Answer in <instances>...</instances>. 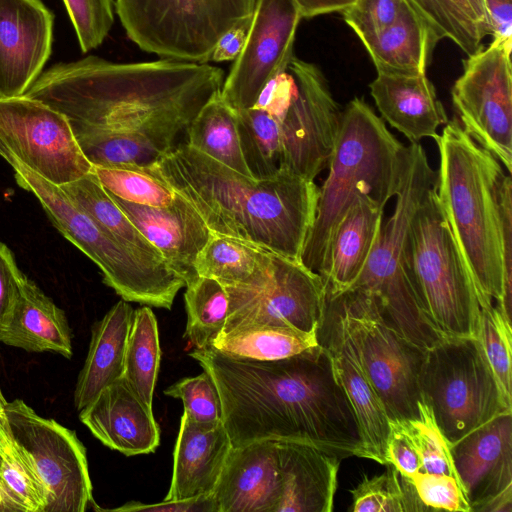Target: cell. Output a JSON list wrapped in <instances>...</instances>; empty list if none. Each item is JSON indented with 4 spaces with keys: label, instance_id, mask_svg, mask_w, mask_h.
<instances>
[{
    "label": "cell",
    "instance_id": "1",
    "mask_svg": "<svg viewBox=\"0 0 512 512\" xmlns=\"http://www.w3.org/2000/svg\"><path fill=\"white\" fill-rule=\"evenodd\" d=\"M189 355L217 386L232 447L255 441L294 442L341 459L367 458L354 411L322 344L265 361L213 347Z\"/></svg>",
    "mask_w": 512,
    "mask_h": 512
},
{
    "label": "cell",
    "instance_id": "2",
    "mask_svg": "<svg viewBox=\"0 0 512 512\" xmlns=\"http://www.w3.org/2000/svg\"><path fill=\"white\" fill-rule=\"evenodd\" d=\"M224 79V70L209 63H118L89 55L51 66L25 95L71 123L141 131L172 145Z\"/></svg>",
    "mask_w": 512,
    "mask_h": 512
},
{
    "label": "cell",
    "instance_id": "3",
    "mask_svg": "<svg viewBox=\"0 0 512 512\" xmlns=\"http://www.w3.org/2000/svg\"><path fill=\"white\" fill-rule=\"evenodd\" d=\"M142 167L186 199L212 233L300 260L319 198L314 181L283 170L255 179L187 144Z\"/></svg>",
    "mask_w": 512,
    "mask_h": 512
},
{
    "label": "cell",
    "instance_id": "4",
    "mask_svg": "<svg viewBox=\"0 0 512 512\" xmlns=\"http://www.w3.org/2000/svg\"><path fill=\"white\" fill-rule=\"evenodd\" d=\"M439 151L436 190L479 304L495 300L511 323L512 278L505 271L497 158L476 143L454 118L434 139Z\"/></svg>",
    "mask_w": 512,
    "mask_h": 512
},
{
    "label": "cell",
    "instance_id": "5",
    "mask_svg": "<svg viewBox=\"0 0 512 512\" xmlns=\"http://www.w3.org/2000/svg\"><path fill=\"white\" fill-rule=\"evenodd\" d=\"M403 146L362 98L346 105L300 256L308 269L322 276L332 234L357 197L370 196L385 207L395 196Z\"/></svg>",
    "mask_w": 512,
    "mask_h": 512
},
{
    "label": "cell",
    "instance_id": "6",
    "mask_svg": "<svg viewBox=\"0 0 512 512\" xmlns=\"http://www.w3.org/2000/svg\"><path fill=\"white\" fill-rule=\"evenodd\" d=\"M436 180L437 172L423 147L419 143L403 146L393 214L382 223L360 275L348 289L372 295L384 318L423 350L443 336L426 317L410 283L404 244L411 218Z\"/></svg>",
    "mask_w": 512,
    "mask_h": 512
},
{
    "label": "cell",
    "instance_id": "7",
    "mask_svg": "<svg viewBox=\"0 0 512 512\" xmlns=\"http://www.w3.org/2000/svg\"><path fill=\"white\" fill-rule=\"evenodd\" d=\"M404 264L433 327L445 337L478 338V292L441 207L436 184L411 218Z\"/></svg>",
    "mask_w": 512,
    "mask_h": 512
},
{
    "label": "cell",
    "instance_id": "8",
    "mask_svg": "<svg viewBox=\"0 0 512 512\" xmlns=\"http://www.w3.org/2000/svg\"><path fill=\"white\" fill-rule=\"evenodd\" d=\"M0 156L16 183L40 202L56 229L101 270L103 282L123 300L171 309L184 280L169 266L146 261L101 228L61 188L34 173L0 141Z\"/></svg>",
    "mask_w": 512,
    "mask_h": 512
},
{
    "label": "cell",
    "instance_id": "9",
    "mask_svg": "<svg viewBox=\"0 0 512 512\" xmlns=\"http://www.w3.org/2000/svg\"><path fill=\"white\" fill-rule=\"evenodd\" d=\"M419 387L450 446L499 414L512 413L478 338L444 336L426 349Z\"/></svg>",
    "mask_w": 512,
    "mask_h": 512
},
{
    "label": "cell",
    "instance_id": "10",
    "mask_svg": "<svg viewBox=\"0 0 512 512\" xmlns=\"http://www.w3.org/2000/svg\"><path fill=\"white\" fill-rule=\"evenodd\" d=\"M258 0H114L127 37L160 58L209 63L220 37Z\"/></svg>",
    "mask_w": 512,
    "mask_h": 512
},
{
    "label": "cell",
    "instance_id": "11",
    "mask_svg": "<svg viewBox=\"0 0 512 512\" xmlns=\"http://www.w3.org/2000/svg\"><path fill=\"white\" fill-rule=\"evenodd\" d=\"M329 299L336 302L343 315L363 369L389 420L418 418L424 402L419 373L425 350L384 318L372 295L348 290Z\"/></svg>",
    "mask_w": 512,
    "mask_h": 512
},
{
    "label": "cell",
    "instance_id": "12",
    "mask_svg": "<svg viewBox=\"0 0 512 512\" xmlns=\"http://www.w3.org/2000/svg\"><path fill=\"white\" fill-rule=\"evenodd\" d=\"M4 428L48 494L45 512H84L93 503L86 449L74 431L38 415L23 400L6 402Z\"/></svg>",
    "mask_w": 512,
    "mask_h": 512
},
{
    "label": "cell",
    "instance_id": "13",
    "mask_svg": "<svg viewBox=\"0 0 512 512\" xmlns=\"http://www.w3.org/2000/svg\"><path fill=\"white\" fill-rule=\"evenodd\" d=\"M0 141L26 167L58 186L92 171L68 117L25 94L0 97Z\"/></svg>",
    "mask_w": 512,
    "mask_h": 512
},
{
    "label": "cell",
    "instance_id": "14",
    "mask_svg": "<svg viewBox=\"0 0 512 512\" xmlns=\"http://www.w3.org/2000/svg\"><path fill=\"white\" fill-rule=\"evenodd\" d=\"M451 97L464 131L512 172L511 51L488 45L463 61Z\"/></svg>",
    "mask_w": 512,
    "mask_h": 512
},
{
    "label": "cell",
    "instance_id": "15",
    "mask_svg": "<svg viewBox=\"0 0 512 512\" xmlns=\"http://www.w3.org/2000/svg\"><path fill=\"white\" fill-rule=\"evenodd\" d=\"M287 71L296 94L280 122V170L314 181L328 167L342 111L316 65L294 56Z\"/></svg>",
    "mask_w": 512,
    "mask_h": 512
},
{
    "label": "cell",
    "instance_id": "16",
    "mask_svg": "<svg viewBox=\"0 0 512 512\" xmlns=\"http://www.w3.org/2000/svg\"><path fill=\"white\" fill-rule=\"evenodd\" d=\"M225 289L229 311L221 333L253 324L318 332L325 319L327 289L321 275L300 260L274 252L271 275L263 287Z\"/></svg>",
    "mask_w": 512,
    "mask_h": 512
},
{
    "label": "cell",
    "instance_id": "17",
    "mask_svg": "<svg viewBox=\"0 0 512 512\" xmlns=\"http://www.w3.org/2000/svg\"><path fill=\"white\" fill-rule=\"evenodd\" d=\"M301 19L295 0L257 1L244 49L220 91L236 112L253 107L265 85L287 71Z\"/></svg>",
    "mask_w": 512,
    "mask_h": 512
},
{
    "label": "cell",
    "instance_id": "18",
    "mask_svg": "<svg viewBox=\"0 0 512 512\" xmlns=\"http://www.w3.org/2000/svg\"><path fill=\"white\" fill-rule=\"evenodd\" d=\"M473 512H512V413H502L450 446Z\"/></svg>",
    "mask_w": 512,
    "mask_h": 512
},
{
    "label": "cell",
    "instance_id": "19",
    "mask_svg": "<svg viewBox=\"0 0 512 512\" xmlns=\"http://www.w3.org/2000/svg\"><path fill=\"white\" fill-rule=\"evenodd\" d=\"M318 341L326 348L335 376L354 411L367 459L386 465L390 420L363 369L343 315L333 299L327 298Z\"/></svg>",
    "mask_w": 512,
    "mask_h": 512
},
{
    "label": "cell",
    "instance_id": "20",
    "mask_svg": "<svg viewBox=\"0 0 512 512\" xmlns=\"http://www.w3.org/2000/svg\"><path fill=\"white\" fill-rule=\"evenodd\" d=\"M54 15L41 0H0V97L24 95L50 58Z\"/></svg>",
    "mask_w": 512,
    "mask_h": 512
},
{
    "label": "cell",
    "instance_id": "21",
    "mask_svg": "<svg viewBox=\"0 0 512 512\" xmlns=\"http://www.w3.org/2000/svg\"><path fill=\"white\" fill-rule=\"evenodd\" d=\"M109 195L184 280L185 286L198 277L194 268L196 258L213 233L186 199L177 193L170 205L151 207Z\"/></svg>",
    "mask_w": 512,
    "mask_h": 512
},
{
    "label": "cell",
    "instance_id": "22",
    "mask_svg": "<svg viewBox=\"0 0 512 512\" xmlns=\"http://www.w3.org/2000/svg\"><path fill=\"white\" fill-rule=\"evenodd\" d=\"M79 412L81 422L98 440L126 456L152 453L159 446L160 430L152 406L123 377Z\"/></svg>",
    "mask_w": 512,
    "mask_h": 512
},
{
    "label": "cell",
    "instance_id": "23",
    "mask_svg": "<svg viewBox=\"0 0 512 512\" xmlns=\"http://www.w3.org/2000/svg\"><path fill=\"white\" fill-rule=\"evenodd\" d=\"M280 494L274 441L232 447L212 492L217 512H276Z\"/></svg>",
    "mask_w": 512,
    "mask_h": 512
},
{
    "label": "cell",
    "instance_id": "24",
    "mask_svg": "<svg viewBox=\"0 0 512 512\" xmlns=\"http://www.w3.org/2000/svg\"><path fill=\"white\" fill-rule=\"evenodd\" d=\"M231 448L222 421L197 422L183 413L171 484L164 500L212 494Z\"/></svg>",
    "mask_w": 512,
    "mask_h": 512
},
{
    "label": "cell",
    "instance_id": "25",
    "mask_svg": "<svg viewBox=\"0 0 512 512\" xmlns=\"http://www.w3.org/2000/svg\"><path fill=\"white\" fill-rule=\"evenodd\" d=\"M369 88L382 120L410 143H419L423 138L435 139L438 128L449 121L426 74L377 73Z\"/></svg>",
    "mask_w": 512,
    "mask_h": 512
},
{
    "label": "cell",
    "instance_id": "26",
    "mask_svg": "<svg viewBox=\"0 0 512 512\" xmlns=\"http://www.w3.org/2000/svg\"><path fill=\"white\" fill-rule=\"evenodd\" d=\"M281 494L276 512H330L341 458L319 448L277 442Z\"/></svg>",
    "mask_w": 512,
    "mask_h": 512
},
{
    "label": "cell",
    "instance_id": "27",
    "mask_svg": "<svg viewBox=\"0 0 512 512\" xmlns=\"http://www.w3.org/2000/svg\"><path fill=\"white\" fill-rule=\"evenodd\" d=\"M384 208L370 196H359L337 224L321 276L328 298L347 291L360 275L380 232Z\"/></svg>",
    "mask_w": 512,
    "mask_h": 512
},
{
    "label": "cell",
    "instance_id": "28",
    "mask_svg": "<svg viewBox=\"0 0 512 512\" xmlns=\"http://www.w3.org/2000/svg\"><path fill=\"white\" fill-rule=\"evenodd\" d=\"M0 343L27 352L73 355L72 334L65 312L23 274L14 308L0 329Z\"/></svg>",
    "mask_w": 512,
    "mask_h": 512
},
{
    "label": "cell",
    "instance_id": "29",
    "mask_svg": "<svg viewBox=\"0 0 512 512\" xmlns=\"http://www.w3.org/2000/svg\"><path fill=\"white\" fill-rule=\"evenodd\" d=\"M133 316L134 309L122 299L93 325L88 354L74 391L78 411L89 405L105 387L123 377Z\"/></svg>",
    "mask_w": 512,
    "mask_h": 512
},
{
    "label": "cell",
    "instance_id": "30",
    "mask_svg": "<svg viewBox=\"0 0 512 512\" xmlns=\"http://www.w3.org/2000/svg\"><path fill=\"white\" fill-rule=\"evenodd\" d=\"M359 40L377 73L411 76L426 74L430 54L438 42L407 0L391 25Z\"/></svg>",
    "mask_w": 512,
    "mask_h": 512
},
{
    "label": "cell",
    "instance_id": "31",
    "mask_svg": "<svg viewBox=\"0 0 512 512\" xmlns=\"http://www.w3.org/2000/svg\"><path fill=\"white\" fill-rule=\"evenodd\" d=\"M194 268L198 276L213 278L224 287L258 289L270 278L272 251L213 233L199 252Z\"/></svg>",
    "mask_w": 512,
    "mask_h": 512
},
{
    "label": "cell",
    "instance_id": "32",
    "mask_svg": "<svg viewBox=\"0 0 512 512\" xmlns=\"http://www.w3.org/2000/svg\"><path fill=\"white\" fill-rule=\"evenodd\" d=\"M71 125L83 154L92 166H147L172 149V145L141 131Z\"/></svg>",
    "mask_w": 512,
    "mask_h": 512
},
{
    "label": "cell",
    "instance_id": "33",
    "mask_svg": "<svg viewBox=\"0 0 512 512\" xmlns=\"http://www.w3.org/2000/svg\"><path fill=\"white\" fill-rule=\"evenodd\" d=\"M101 228L142 259L168 265L157 248L131 222L91 171L61 186Z\"/></svg>",
    "mask_w": 512,
    "mask_h": 512
},
{
    "label": "cell",
    "instance_id": "34",
    "mask_svg": "<svg viewBox=\"0 0 512 512\" xmlns=\"http://www.w3.org/2000/svg\"><path fill=\"white\" fill-rule=\"evenodd\" d=\"M212 95L186 128L187 145L221 164L252 177L243 158L237 112L221 96Z\"/></svg>",
    "mask_w": 512,
    "mask_h": 512
},
{
    "label": "cell",
    "instance_id": "35",
    "mask_svg": "<svg viewBox=\"0 0 512 512\" xmlns=\"http://www.w3.org/2000/svg\"><path fill=\"white\" fill-rule=\"evenodd\" d=\"M317 345V331L253 324L220 333L212 347L231 356L265 361L290 357Z\"/></svg>",
    "mask_w": 512,
    "mask_h": 512
},
{
    "label": "cell",
    "instance_id": "36",
    "mask_svg": "<svg viewBox=\"0 0 512 512\" xmlns=\"http://www.w3.org/2000/svg\"><path fill=\"white\" fill-rule=\"evenodd\" d=\"M160 355L157 320L151 308L144 305L134 310L123 378L149 406H152Z\"/></svg>",
    "mask_w": 512,
    "mask_h": 512
},
{
    "label": "cell",
    "instance_id": "37",
    "mask_svg": "<svg viewBox=\"0 0 512 512\" xmlns=\"http://www.w3.org/2000/svg\"><path fill=\"white\" fill-rule=\"evenodd\" d=\"M185 287L187 321L184 337L195 349L210 348L228 317L227 291L217 280L204 276L196 277Z\"/></svg>",
    "mask_w": 512,
    "mask_h": 512
},
{
    "label": "cell",
    "instance_id": "38",
    "mask_svg": "<svg viewBox=\"0 0 512 512\" xmlns=\"http://www.w3.org/2000/svg\"><path fill=\"white\" fill-rule=\"evenodd\" d=\"M241 152L255 179L276 176L281 163L280 122L267 111L250 107L237 112Z\"/></svg>",
    "mask_w": 512,
    "mask_h": 512
},
{
    "label": "cell",
    "instance_id": "39",
    "mask_svg": "<svg viewBox=\"0 0 512 512\" xmlns=\"http://www.w3.org/2000/svg\"><path fill=\"white\" fill-rule=\"evenodd\" d=\"M386 471L362 481L350 493L355 512H420L429 511L419 500L408 477L388 463Z\"/></svg>",
    "mask_w": 512,
    "mask_h": 512
},
{
    "label": "cell",
    "instance_id": "40",
    "mask_svg": "<svg viewBox=\"0 0 512 512\" xmlns=\"http://www.w3.org/2000/svg\"><path fill=\"white\" fill-rule=\"evenodd\" d=\"M92 172L109 194L126 202L165 207L177 195L169 185L151 176L139 165L93 166Z\"/></svg>",
    "mask_w": 512,
    "mask_h": 512
},
{
    "label": "cell",
    "instance_id": "41",
    "mask_svg": "<svg viewBox=\"0 0 512 512\" xmlns=\"http://www.w3.org/2000/svg\"><path fill=\"white\" fill-rule=\"evenodd\" d=\"M478 339L501 390L505 404L512 409L511 345L512 326L493 301L480 304Z\"/></svg>",
    "mask_w": 512,
    "mask_h": 512
},
{
    "label": "cell",
    "instance_id": "42",
    "mask_svg": "<svg viewBox=\"0 0 512 512\" xmlns=\"http://www.w3.org/2000/svg\"><path fill=\"white\" fill-rule=\"evenodd\" d=\"M407 421L421 458L419 472L448 475L458 479L450 444L437 426L425 401L421 406L420 416Z\"/></svg>",
    "mask_w": 512,
    "mask_h": 512
},
{
    "label": "cell",
    "instance_id": "43",
    "mask_svg": "<svg viewBox=\"0 0 512 512\" xmlns=\"http://www.w3.org/2000/svg\"><path fill=\"white\" fill-rule=\"evenodd\" d=\"M0 484L22 507L23 512H45L48 505L47 491L32 463L20 451L16 450L12 457H3Z\"/></svg>",
    "mask_w": 512,
    "mask_h": 512
},
{
    "label": "cell",
    "instance_id": "44",
    "mask_svg": "<svg viewBox=\"0 0 512 512\" xmlns=\"http://www.w3.org/2000/svg\"><path fill=\"white\" fill-rule=\"evenodd\" d=\"M80 49L99 47L114 24V0H63Z\"/></svg>",
    "mask_w": 512,
    "mask_h": 512
},
{
    "label": "cell",
    "instance_id": "45",
    "mask_svg": "<svg viewBox=\"0 0 512 512\" xmlns=\"http://www.w3.org/2000/svg\"><path fill=\"white\" fill-rule=\"evenodd\" d=\"M164 394L179 398L184 414L193 421L208 423L222 421V406L217 386L209 373L186 377L164 390Z\"/></svg>",
    "mask_w": 512,
    "mask_h": 512
},
{
    "label": "cell",
    "instance_id": "46",
    "mask_svg": "<svg viewBox=\"0 0 512 512\" xmlns=\"http://www.w3.org/2000/svg\"><path fill=\"white\" fill-rule=\"evenodd\" d=\"M407 1L428 24L438 41L451 40L467 56L482 48L483 40L459 20L445 0Z\"/></svg>",
    "mask_w": 512,
    "mask_h": 512
},
{
    "label": "cell",
    "instance_id": "47",
    "mask_svg": "<svg viewBox=\"0 0 512 512\" xmlns=\"http://www.w3.org/2000/svg\"><path fill=\"white\" fill-rule=\"evenodd\" d=\"M429 511L471 512L464 490L455 477L417 472L406 476Z\"/></svg>",
    "mask_w": 512,
    "mask_h": 512
},
{
    "label": "cell",
    "instance_id": "48",
    "mask_svg": "<svg viewBox=\"0 0 512 512\" xmlns=\"http://www.w3.org/2000/svg\"><path fill=\"white\" fill-rule=\"evenodd\" d=\"M406 0H356L341 11L346 24L360 39L391 25Z\"/></svg>",
    "mask_w": 512,
    "mask_h": 512
},
{
    "label": "cell",
    "instance_id": "49",
    "mask_svg": "<svg viewBox=\"0 0 512 512\" xmlns=\"http://www.w3.org/2000/svg\"><path fill=\"white\" fill-rule=\"evenodd\" d=\"M387 442V464H393L403 476H412L421 469V458L407 420H390Z\"/></svg>",
    "mask_w": 512,
    "mask_h": 512
},
{
    "label": "cell",
    "instance_id": "50",
    "mask_svg": "<svg viewBox=\"0 0 512 512\" xmlns=\"http://www.w3.org/2000/svg\"><path fill=\"white\" fill-rule=\"evenodd\" d=\"M22 276L12 251L0 241V329L14 308Z\"/></svg>",
    "mask_w": 512,
    "mask_h": 512
},
{
    "label": "cell",
    "instance_id": "51",
    "mask_svg": "<svg viewBox=\"0 0 512 512\" xmlns=\"http://www.w3.org/2000/svg\"><path fill=\"white\" fill-rule=\"evenodd\" d=\"M295 94L294 79L286 71L277 75L265 85L253 107L267 111L281 122Z\"/></svg>",
    "mask_w": 512,
    "mask_h": 512
},
{
    "label": "cell",
    "instance_id": "52",
    "mask_svg": "<svg viewBox=\"0 0 512 512\" xmlns=\"http://www.w3.org/2000/svg\"><path fill=\"white\" fill-rule=\"evenodd\" d=\"M109 511L217 512V507L212 494H209L180 500H164L156 504L129 502Z\"/></svg>",
    "mask_w": 512,
    "mask_h": 512
},
{
    "label": "cell",
    "instance_id": "53",
    "mask_svg": "<svg viewBox=\"0 0 512 512\" xmlns=\"http://www.w3.org/2000/svg\"><path fill=\"white\" fill-rule=\"evenodd\" d=\"M492 41L490 45L512 48V0H484Z\"/></svg>",
    "mask_w": 512,
    "mask_h": 512
},
{
    "label": "cell",
    "instance_id": "54",
    "mask_svg": "<svg viewBox=\"0 0 512 512\" xmlns=\"http://www.w3.org/2000/svg\"><path fill=\"white\" fill-rule=\"evenodd\" d=\"M252 18L253 15L245 18L220 37L212 51L210 62L234 61L239 57L246 44Z\"/></svg>",
    "mask_w": 512,
    "mask_h": 512
},
{
    "label": "cell",
    "instance_id": "55",
    "mask_svg": "<svg viewBox=\"0 0 512 512\" xmlns=\"http://www.w3.org/2000/svg\"><path fill=\"white\" fill-rule=\"evenodd\" d=\"M302 18H313L315 16L332 12H341L352 3L349 0H295Z\"/></svg>",
    "mask_w": 512,
    "mask_h": 512
},
{
    "label": "cell",
    "instance_id": "56",
    "mask_svg": "<svg viewBox=\"0 0 512 512\" xmlns=\"http://www.w3.org/2000/svg\"><path fill=\"white\" fill-rule=\"evenodd\" d=\"M449 8L473 33L482 40L487 36L486 32L480 26L471 6L467 0H445Z\"/></svg>",
    "mask_w": 512,
    "mask_h": 512
},
{
    "label": "cell",
    "instance_id": "57",
    "mask_svg": "<svg viewBox=\"0 0 512 512\" xmlns=\"http://www.w3.org/2000/svg\"><path fill=\"white\" fill-rule=\"evenodd\" d=\"M469 5L471 6L480 26L486 32L487 35H490V29L488 24L487 12L485 8L484 0H467Z\"/></svg>",
    "mask_w": 512,
    "mask_h": 512
},
{
    "label": "cell",
    "instance_id": "58",
    "mask_svg": "<svg viewBox=\"0 0 512 512\" xmlns=\"http://www.w3.org/2000/svg\"><path fill=\"white\" fill-rule=\"evenodd\" d=\"M0 512H23L22 507L4 490L1 484Z\"/></svg>",
    "mask_w": 512,
    "mask_h": 512
},
{
    "label": "cell",
    "instance_id": "59",
    "mask_svg": "<svg viewBox=\"0 0 512 512\" xmlns=\"http://www.w3.org/2000/svg\"><path fill=\"white\" fill-rule=\"evenodd\" d=\"M0 453L3 457H12L16 454L11 440L9 439L3 422L0 419Z\"/></svg>",
    "mask_w": 512,
    "mask_h": 512
},
{
    "label": "cell",
    "instance_id": "60",
    "mask_svg": "<svg viewBox=\"0 0 512 512\" xmlns=\"http://www.w3.org/2000/svg\"><path fill=\"white\" fill-rule=\"evenodd\" d=\"M6 400L1 392V389H0V419L1 421L3 422V425H4V418H3V410H4V406L6 404Z\"/></svg>",
    "mask_w": 512,
    "mask_h": 512
},
{
    "label": "cell",
    "instance_id": "61",
    "mask_svg": "<svg viewBox=\"0 0 512 512\" xmlns=\"http://www.w3.org/2000/svg\"><path fill=\"white\" fill-rule=\"evenodd\" d=\"M2 461H3V456H2V454L0 453V467H1Z\"/></svg>",
    "mask_w": 512,
    "mask_h": 512
},
{
    "label": "cell",
    "instance_id": "62",
    "mask_svg": "<svg viewBox=\"0 0 512 512\" xmlns=\"http://www.w3.org/2000/svg\"><path fill=\"white\" fill-rule=\"evenodd\" d=\"M352 4L356 1V0H349Z\"/></svg>",
    "mask_w": 512,
    "mask_h": 512
}]
</instances>
